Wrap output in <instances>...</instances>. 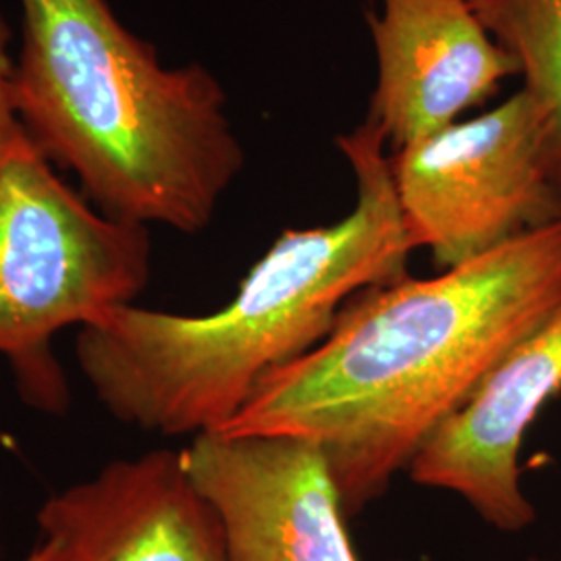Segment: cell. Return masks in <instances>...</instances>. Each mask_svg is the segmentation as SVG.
Returning <instances> with one entry per match:
<instances>
[{"label": "cell", "instance_id": "cell-12", "mask_svg": "<svg viewBox=\"0 0 561 561\" xmlns=\"http://www.w3.org/2000/svg\"><path fill=\"white\" fill-rule=\"evenodd\" d=\"M530 561H553V560H530Z\"/></svg>", "mask_w": 561, "mask_h": 561}, {"label": "cell", "instance_id": "cell-8", "mask_svg": "<svg viewBox=\"0 0 561 561\" xmlns=\"http://www.w3.org/2000/svg\"><path fill=\"white\" fill-rule=\"evenodd\" d=\"M366 23L377 57L368 115L401 150L460 121L518 76L468 0H379Z\"/></svg>", "mask_w": 561, "mask_h": 561}, {"label": "cell", "instance_id": "cell-2", "mask_svg": "<svg viewBox=\"0 0 561 561\" xmlns=\"http://www.w3.org/2000/svg\"><path fill=\"white\" fill-rule=\"evenodd\" d=\"M385 146L368 119L337 136L354 208L333 225L285 229L221 310L121 304L81 324L76 360L102 408L161 437L217 433L266 375L314 350L356 294L405 277L414 243Z\"/></svg>", "mask_w": 561, "mask_h": 561}, {"label": "cell", "instance_id": "cell-5", "mask_svg": "<svg viewBox=\"0 0 561 561\" xmlns=\"http://www.w3.org/2000/svg\"><path fill=\"white\" fill-rule=\"evenodd\" d=\"M408 236L442 268L561 217L549 125L524 90L391 157Z\"/></svg>", "mask_w": 561, "mask_h": 561}, {"label": "cell", "instance_id": "cell-1", "mask_svg": "<svg viewBox=\"0 0 561 561\" xmlns=\"http://www.w3.org/2000/svg\"><path fill=\"white\" fill-rule=\"evenodd\" d=\"M560 304L561 217L437 277L356 294L217 433L319 443L356 518Z\"/></svg>", "mask_w": 561, "mask_h": 561}, {"label": "cell", "instance_id": "cell-7", "mask_svg": "<svg viewBox=\"0 0 561 561\" xmlns=\"http://www.w3.org/2000/svg\"><path fill=\"white\" fill-rule=\"evenodd\" d=\"M41 561H229L221 522L181 451L115 460L38 512Z\"/></svg>", "mask_w": 561, "mask_h": 561}, {"label": "cell", "instance_id": "cell-9", "mask_svg": "<svg viewBox=\"0 0 561 561\" xmlns=\"http://www.w3.org/2000/svg\"><path fill=\"white\" fill-rule=\"evenodd\" d=\"M560 391L561 304L426 442L408 468L410 479L460 495L502 533L528 528L537 507L522 489V443Z\"/></svg>", "mask_w": 561, "mask_h": 561}, {"label": "cell", "instance_id": "cell-11", "mask_svg": "<svg viewBox=\"0 0 561 561\" xmlns=\"http://www.w3.org/2000/svg\"><path fill=\"white\" fill-rule=\"evenodd\" d=\"M9 42H11V27L0 13V146L21 127L15 65L9 57Z\"/></svg>", "mask_w": 561, "mask_h": 561}, {"label": "cell", "instance_id": "cell-4", "mask_svg": "<svg viewBox=\"0 0 561 561\" xmlns=\"http://www.w3.org/2000/svg\"><path fill=\"white\" fill-rule=\"evenodd\" d=\"M152 273L148 227L111 219L69 187L20 127L0 146V356L25 398L67 403L50 343L134 304Z\"/></svg>", "mask_w": 561, "mask_h": 561}, {"label": "cell", "instance_id": "cell-10", "mask_svg": "<svg viewBox=\"0 0 561 561\" xmlns=\"http://www.w3.org/2000/svg\"><path fill=\"white\" fill-rule=\"evenodd\" d=\"M489 36L514 60L522 90L547 117L561 190V0H468Z\"/></svg>", "mask_w": 561, "mask_h": 561}, {"label": "cell", "instance_id": "cell-3", "mask_svg": "<svg viewBox=\"0 0 561 561\" xmlns=\"http://www.w3.org/2000/svg\"><path fill=\"white\" fill-rule=\"evenodd\" d=\"M18 113L42 154L111 219L204 231L245 154L221 81L164 67L106 0H20Z\"/></svg>", "mask_w": 561, "mask_h": 561}, {"label": "cell", "instance_id": "cell-6", "mask_svg": "<svg viewBox=\"0 0 561 561\" xmlns=\"http://www.w3.org/2000/svg\"><path fill=\"white\" fill-rule=\"evenodd\" d=\"M181 458L221 522L229 561H360L319 443L208 433Z\"/></svg>", "mask_w": 561, "mask_h": 561}]
</instances>
